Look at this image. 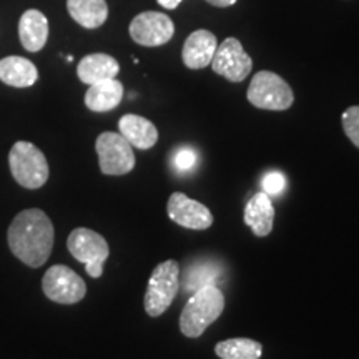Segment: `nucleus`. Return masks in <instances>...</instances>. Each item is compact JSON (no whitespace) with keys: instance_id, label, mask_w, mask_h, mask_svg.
<instances>
[{"instance_id":"14","label":"nucleus","mask_w":359,"mask_h":359,"mask_svg":"<svg viewBox=\"0 0 359 359\" xmlns=\"http://www.w3.org/2000/svg\"><path fill=\"white\" fill-rule=\"evenodd\" d=\"M118 130L125 140L138 150H150L158 142V130L150 120L140 115H123L118 122Z\"/></svg>"},{"instance_id":"20","label":"nucleus","mask_w":359,"mask_h":359,"mask_svg":"<svg viewBox=\"0 0 359 359\" xmlns=\"http://www.w3.org/2000/svg\"><path fill=\"white\" fill-rule=\"evenodd\" d=\"M215 353L222 359H259L263 354V344L250 338H231L219 341Z\"/></svg>"},{"instance_id":"6","label":"nucleus","mask_w":359,"mask_h":359,"mask_svg":"<svg viewBox=\"0 0 359 359\" xmlns=\"http://www.w3.org/2000/svg\"><path fill=\"white\" fill-rule=\"evenodd\" d=\"M67 248L72 257L85 264L90 278L103 275V263L110 257V248L100 233L90 228H75L67 240Z\"/></svg>"},{"instance_id":"3","label":"nucleus","mask_w":359,"mask_h":359,"mask_svg":"<svg viewBox=\"0 0 359 359\" xmlns=\"http://www.w3.org/2000/svg\"><path fill=\"white\" fill-rule=\"evenodd\" d=\"M8 167L15 182L27 190L43 187L50 175L45 155L30 142H17L11 148Z\"/></svg>"},{"instance_id":"13","label":"nucleus","mask_w":359,"mask_h":359,"mask_svg":"<svg viewBox=\"0 0 359 359\" xmlns=\"http://www.w3.org/2000/svg\"><path fill=\"white\" fill-rule=\"evenodd\" d=\"M243 222L248 224L253 235L259 238L268 236L273 231V223H275V206L271 203L268 193L258 191L251 196L245 206Z\"/></svg>"},{"instance_id":"18","label":"nucleus","mask_w":359,"mask_h":359,"mask_svg":"<svg viewBox=\"0 0 359 359\" xmlns=\"http://www.w3.org/2000/svg\"><path fill=\"white\" fill-rule=\"evenodd\" d=\"M39 72L32 62L24 57H6L0 60V80L15 88L32 87L37 82Z\"/></svg>"},{"instance_id":"7","label":"nucleus","mask_w":359,"mask_h":359,"mask_svg":"<svg viewBox=\"0 0 359 359\" xmlns=\"http://www.w3.org/2000/svg\"><path fill=\"white\" fill-rule=\"evenodd\" d=\"M95 150L103 175L120 177L135 168L133 147L120 133L103 132L98 135Z\"/></svg>"},{"instance_id":"23","label":"nucleus","mask_w":359,"mask_h":359,"mask_svg":"<svg viewBox=\"0 0 359 359\" xmlns=\"http://www.w3.org/2000/svg\"><path fill=\"white\" fill-rule=\"evenodd\" d=\"M175 168L180 170V172H188L195 167L196 163V154L191 150V148H180V150L175 154Z\"/></svg>"},{"instance_id":"5","label":"nucleus","mask_w":359,"mask_h":359,"mask_svg":"<svg viewBox=\"0 0 359 359\" xmlns=\"http://www.w3.org/2000/svg\"><path fill=\"white\" fill-rule=\"evenodd\" d=\"M246 98L259 110L283 111L294 102V93L286 80L275 72L262 70L251 80Z\"/></svg>"},{"instance_id":"25","label":"nucleus","mask_w":359,"mask_h":359,"mask_svg":"<svg viewBox=\"0 0 359 359\" xmlns=\"http://www.w3.org/2000/svg\"><path fill=\"white\" fill-rule=\"evenodd\" d=\"M208 4H212L215 7H219V8H224V7H230V6H235L236 0H206Z\"/></svg>"},{"instance_id":"22","label":"nucleus","mask_w":359,"mask_h":359,"mask_svg":"<svg viewBox=\"0 0 359 359\" xmlns=\"http://www.w3.org/2000/svg\"><path fill=\"white\" fill-rule=\"evenodd\" d=\"M285 183H286L285 175H281L278 172H271L263 178L262 187H263V191L268 193V195L271 196V195H280L283 188H285Z\"/></svg>"},{"instance_id":"9","label":"nucleus","mask_w":359,"mask_h":359,"mask_svg":"<svg viewBox=\"0 0 359 359\" xmlns=\"http://www.w3.org/2000/svg\"><path fill=\"white\" fill-rule=\"evenodd\" d=\"M212 69L217 75H222L233 83L243 82L253 69V60L245 52L243 45L235 37L224 39L218 45L212 60Z\"/></svg>"},{"instance_id":"2","label":"nucleus","mask_w":359,"mask_h":359,"mask_svg":"<svg viewBox=\"0 0 359 359\" xmlns=\"http://www.w3.org/2000/svg\"><path fill=\"white\" fill-rule=\"evenodd\" d=\"M223 291L215 285H205L193 293L180 314V331L187 338H200L222 316Z\"/></svg>"},{"instance_id":"21","label":"nucleus","mask_w":359,"mask_h":359,"mask_svg":"<svg viewBox=\"0 0 359 359\" xmlns=\"http://www.w3.org/2000/svg\"><path fill=\"white\" fill-rule=\"evenodd\" d=\"M341 123H343V130L346 137L351 140L354 147L359 148V105L349 107L343 111L341 116Z\"/></svg>"},{"instance_id":"12","label":"nucleus","mask_w":359,"mask_h":359,"mask_svg":"<svg viewBox=\"0 0 359 359\" xmlns=\"http://www.w3.org/2000/svg\"><path fill=\"white\" fill-rule=\"evenodd\" d=\"M217 48L218 42L215 34L203 29L195 30V32L188 35L185 43H183V64L191 70L205 69V67L212 64Z\"/></svg>"},{"instance_id":"17","label":"nucleus","mask_w":359,"mask_h":359,"mask_svg":"<svg viewBox=\"0 0 359 359\" xmlns=\"http://www.w3.org/2000/svg\"><path fill=\"white\" fill-rule=\"evenodd\" d=\"M122 100L123 85L115 79L90 85L87 93H85V105H87V109L98 111V114L116 109Z\"/></svg>"},{"instance_id":"1","label":"nucleus","mask_w":359,"mask_h":359,"mask_svg":"<svg viewBox=\"0 0 359 359\" xmlns=\"http://www.w3.org/2000/svg\"><path fill=\"white\" fill-rule=\"evenodd\" d=\"M7 240L13 257L27 266L40 268L50 258L55 231L47 213L39 208H30L13 218L8 226Z\"/></svg>"},{"instance_id":"10","label":"nucleus","mask_w":359,"mask_h":359,"mask_svg":"<svg viewBox=\"0 0 359 359\" xmlns=\"http://www.w3.org/2000/svg\"><path fill=\"white\" fill-rule=\"evenodd\" d=\"M130 37L143 47H160L168 43L175 34L173 20L167 13L142 12L130 24Z\"/></svg>"},{"instance_id":"15","label":"nucleus","mask_w":359,"mask_h":359,"mask_svg":"<svg viewBox=\"0 0 359 359\" xmlns=\"http://www.w3.org/2000/svg\"><path fill=\"white\" fill-rule=\"evenodd\" d=\"M118 72L120 64L111 55H107V53H90V55L80 60L77 67L80 82L87 85L115 79Z\"/></svg>"},{"instance_id":"24","label":"nucleus","mask_w":359,"mask_h":359,"mask_svg":"<svg viewBox=\"0 0 359 359\" xmlns=\"http://www.w3.org/2000/svg\"><path fill=\"white\" fill-rule=\"evenodd\" d=\"M156 2H158L163 8H167V11H175L183 0H156Z\"/></svg>"},{"instance_id":"19","label":"nucleus","mask_w":359,"mask_h":359,"mask_svg":"<svg viewBox=\"0 0 359 359\" xmlns=\"http://www.w3.org/2000/svg\"><path fill=\"white\" fill-rule=\"evenodd\" d=\"M70 17L85 29H98L109 19L107 0H67Z\"/></svg>"},{"instance_id":"8","label":"nucleus","mask_w":359,"mask_h":359,"mask_svg":"<svg viewBox=\"0 0 359 359\" xmlns=\"http://www.w3.org/2000/svg\"><path fill=\"white\" fill-rule=\"evenodd\" d=\"M42 290L45 296L58 304H75L87 294V285L74 269L55 264L43 275Z\"/></svg>"},{"instance_id":"4","label":"nucleus","mask_w":359,"mask_h":359,"mask_svg":"<svg viewBox=\"0 0 359 359\" xmlns=\"http://www.w3.org/2000/svg\"><path fill=\"white\" fill-rule=\"evenodd\" d=\"M180 288V264L167 259L156 264L147 285L145 311L148 316L158 318L172 306Z\"/></svg>"},{"instance_id":"11","label":"nucleus","mask_w":359,"mask_h":359,"mask_svg":"<svg viewBox=\"0 0 359 359\" xmlns=\"http://www.w3.org/2000/svg\"><path fill=\"white\" fill-rule=\"evenodd\" d=\"M168 217L173 223L188 230H208L213 224V215L200 201L191 200L185 193L175 191L167 203Z\"/></svg>"},{"instance_id":"16","label":"nucleus","mask_w":359,"mask_h":359,"mask_svg":"<svg viewBox=\"0 0 359 359\" xmlns=\"http://www.w3.org/2000/svg\"><path fill=\"white\" fill-rule=\"evenodd\" d=\"M19 37L25 50L40 52L48 39V20L40 11H27L20 17Z\"/></svg>"}]
</instances>
